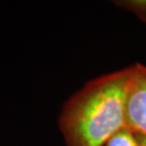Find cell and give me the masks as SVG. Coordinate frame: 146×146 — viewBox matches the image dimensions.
Instances as JSON below:
<instances>
[{"label":"cell","instance_id":"1","mask_svg":"<svg viewBox=\"0 0 146 146\" xmlns=\"http://www.w3.org/2000/svg\"><path fill=\"white\" fill-rule=\"evenodd\" d=\"M130 67L89 81L65 104L58 125L66 146H103L125 127Z\"/></svg>","mask_w":146,"mask_h":146},{"label":"cell","instance_id":"2","mask_svg":"<svg viewBox=\"0 0 146 146\" xmlns=\"http://www.w3.org/2000/svg\"><path fill=\"white\" fill-rule=\"evenodd\" d=\"M130 79L125 96V127L146 135V66H130Z\"/></svg>","mask_w":146,"mask_h":146},{"label":"cell","instance_id":"3","mask_svg":"<svg viewBox=\"0 0 146 146\" xmlns=\"http://www.w3.org/2000/svg\"><path fill=\"white\" fill-rule=\"evenodd\" d=\"M103 146H140V143L135 133L125 127L110 136Z\"/></svg>","mask_w":146,"mask_h":146},{"label":"cell","instance_id":"4","mask_svg":"<svg viewBox=\"0 0 146 146\" xmlns=\"http://www.w3.org/2000/svg\"><path fill=\"white\" fill-rule=\"evenodd\" d=\"M115 3L134 13L141 21L146 22V0H120L115 1Z\"/></svg>","mask_w":146,"mask_h":146},{"label":"cell","instance_id":"5","mask_svg":"<svg viewBox=\"0 0 146 146\" xmlns=\"http://www.w3.org/2000/svg\"><path fill=\"white\" fill-rule=\"evenodd\" d=\"M135 133V132H134ZM136 139L140 143V146H146V135L144 134H140V133H135Z\"/></svg>","mask_w":146,"mask_h":146}]
</instances>
